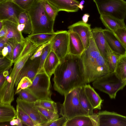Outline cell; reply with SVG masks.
I'll use <instances>...</instances> for the list:
<instances>
[{"label":"cell","instance_id":"obj_1","mask_svg":"<svg viewBox=\"0 0 126 126\" xmlns=\"http://www.w3.org/2000/svg\"><path fill=\"white\" fill-rule=\"evenodd\" d=\"M53 74L54 89L62 95L87 84L80 56L68 53L60 61Z\"/></svg>","mask_w":126,"mask_h":126},{"label":"cell","instance_id":"obj_2","mask_svg":"<svg viewBox=\"0 0 126 126\" xmlns=\"http://www.w3.org/2000/svg\"><path fill=\"white\" fill-rule=\"evenodd\" d=\"M80 56L87 84L111 73L107 61L98 50L93 37L90 40L89 47Z\"/></svg>","mask_w":126,"mask_h":126},{"label":"cell","instance_id":"obj_3","mask_svg":"<svg viewBox=\"0 0 126 126\" xmlns=\"http://www.w3.org/2000/svg\"><path fill=\"white\" fill-rule=\"evenodd\" d=\"M45 0H35L26 11L30 16L32 26L31 34L52 33L54 21L48 17L44 7Z\"/></svg>","mask_w":126,"mask_h":126},{"label":"cell","instance_id":"obj_4","mask_svg":"<svg viewBox=\"0 0 126 126\" xmlns=\"http://www.w3.org/2000/svg\"><path fill=\"white\" fill-rule=\"evenodd\" d=\"M81 87L74 88L64 95V100L61 106L60 114L68 120L78 116L89 115L79 101L78 95Z\"/></svg>","mask_w":126,"mask_h":126},{"label":"cell","instance_id":"obj_5","mask_svg":"<svg viewBox=\"0 0 126 126\" xmlns=\"http://www.w3.org/2000/svg\"><path fill=\"white\" fill-rule=\"evenodd\" d=\"M114 73H110L93 82L94 87L107 94L111 99L115 98L117 92L126 85V80L123 81L116 76L113 78Z\"/></svg>","mask_w":126,"mask_h":126},{"label":"cell","instance_id":"obj_6","mask_svg":"<svg viewBox=\"0 0 126 126\" xmlns=\"http://www.w3.org/2000/svg\"><path fill=\"white\" fill-rule=\"evenodd\" d=\"M50 79L45 71L38 73L33 79L32 85L28 88L38 100L52 101Z\"/></svg>","mask_w":126,"mask_h":126},{"label":"cell","instance_id":"obj_7","mask_svg":"<svg viewBox=\"0 0 126 126\" xmlns=\"http://www.w3.org/2000/svg\"><path fill=\"white\" fill-rule=\"evenodd\" d=\"M100 15L106 14L120 19L126 17V1L124 0H105L95 3Z\"/></svg>","mask_w":126,"mask_h":126},{"label":"cell","instance_id":"obj_8","mask_svg":"<svg viewBox=\"0 0 126 126\" xmlns=\"http://www.w3.org/2000/svg\"><path fill=\"white\" fill-rule=\"evenodd\" d=\"M51 40V50L57 55L60 61L69 53L68 31H58Z\"/></svg>","mask_w":126,"mask_h":126},{"label":"cell","instance_id":"obj_9","mask_svg":"<svg viewBox=\"0 0 126 126\" xmlns=\"http://www.w3.org/2000/svg\"><path fill=\"white\" fill-rule=\"evenodd\" d=\"M25 11L11 0L0 2V20H8L17 24L20 14Z\"/></svg>","mask_w":126,"mask_h":126},{"label":"cell","instance_id":"obj_10","mask_svg":"<svg viewBox=\"0 0 126 126\" xmlns=\"http://www.w3.org/2000/svg\"><path fill=\"white\" fill-rule=\"evenodd\" d=\"M17 105L30 117L35 126L41 125L48 122V120L38 110L34 103H30L22 100L18 96L16 100Z\"/></svg>","mask_w":126,"mask_h":126},{"label":"cell","instance_id":"obj_11","mask_svg":"<svg viewBox=\"0 0 126 126\" xmlns=\"http://www.w3.org/2000/svg\"><path fill=\"white\" fill-rule=\"evenodd\" d=\"M97 113L98 126H126V116L107 110Z\"/></svg>","mask_w":126,"mask_h":126},{"label":"cell","instance_id":"obj_12","mask_svg":"<svg viewBox=\"0 0 126 126\" xmlns=\"http://www.w3.org/2000/svg\"><path fill=\"white\" fill-rule=\"evenodd\" d=\"M68 28L69 30L77 33L82 40L85 49L88 48L90 40L93 37L90 24L80 21L69 26Z\"/></svg>","mask_w":126,"mask_h":126},{"label":"cell","instance_id":"obj_13","mask_svg":"<svg viewBox=\"0 0 126 126\" xmlns=\"http://www.w3.org/2000/svg\"><path fill=\"white\" fill-rule=\"evenodd\" d=\"M40 57L32 60L30 58L20 71L15 87H17L20 80L23 77H27L32 81L38 73Z\"/></svg>","mask_w":126,"mask_h":126},{"label":"cell","instance_id":"obj_14","mask_svg":"<svg viewBox=\"0 0 126 126\" xmlns=\"http://www.w3.org/2000/svg\"><path fill=\"white\" fill-rule=\"evenodd\" d=\"M65 126H98L97 113L91 115H82L68 119Z\"/></svg>","mask_w":126,"mask_h":126},{"label":"cell","instance_id":"obj_15","mask_svg":"<svg viewBox=\"0 0 126 126\" xmlns=\"http://www.w3.org/2000/svg\"><path fill=\"white\" fill-rule=\"evenodd\" d=\"M103 31L104 29L101 27H96L92 29L93 38L96 46L101 54L107 61V41Z\"/></svg>","mask_w":126,"mask_h":126},{"label":"cell","instance_id":"obj_16","mask_svg":"<svg viewBox=\"0 0 126 126\" xmlns=\"http://www.w3.org/2000/svg\"><path fill=\"white\" fill-rule=\"evenodd\" d=\"M69 53L80 56L85 49L80 38L76 32L69 30Z\"/></svg>","mask_w":126,"mask_h":126},{"label":"cell","instance_id":"obj_17","mask_svg":"<svg viewBox=\"0 0 126 126\" xmlns=\"http://www.w3.org/2000/svg\"><path fill=\"white\" fill-rule=\"evenodd\" d=\"M100 19L106 29L112 32L120 29L126 28L124 19L106 14L100 15Z\"/></svg>","mask_w":126,"mask_h":126},{"label":"cell","instance_id":"obj_18","mask_svg":"<svg viewBox=\"0 0 126 126\" xmlns=\"http://www.w3.org/2000/svg\"><path fill=\"white\" fill-rule=\"evenodd\" d=\"M54 6L59 12H77L79 8V1L76 0H47Z\"/></svg>","mask_w":126,"mask_h":126},{"label":"cell","instance_id":"obj_19","mask_svg":"<svg viewBox=\"0 0 126 126\" xmlns=\"http://www.w3.org/2000/svg\"><path fill=\"white\" fill-rule=\"evenodd\" d=\"M103 31L106 41L111 49L120 55L126 54V49L112 32L106 28L104 29Z\"/></svg>","mask_w":126,"mask_h":126},{"label":"cell","instance_id":"obj_20","mask_svg":"<svg viewBox=\"0 0 126 126\" xmlns=\"http://www.w3.org/2000/svg\"><path fill=\"white\" fill-rule=\"evenodd\" d=\"M4 24L7 30V33L5 37L7 39L13 38L18 43L24 41L25 38L23 36L22 33L19 32L17 28V24L10 21L4 20Z\"/></svg>","mask_w":126,"mask_h":126},{"label":"cell","instance_id":"obj_21","mask_svg":"<svg viewBox=\"0 0 126 126\" xmlns=\"http://www.w3.org/2000/svg\"><path fill=\"white\" fill-rule=\"evenodd\" d=\"M40 45H35L27 54L18 58L14 63L13 68L10 75L12 76L18 77L20 70L25 64L28 59L36 50L37 47Z\"/></svg>","mask_w":126,"mask_h":126},{"label":"cell","instance_id":"obj_22","mask_svg":"<svg viewBox=\"0 0 126 126\" xmlns=\"http://www.w3.org/2000/svg\"><path fill=\"white\" fill-rule=\"evenodd\" d=\"M60 62L59 58L51 50L46 59L44 66L45 72L50 78Z\"/></svg>","mask_w":126,"mask_h":126},{"label":"cell","instance_id":"obj_23","mask_svg":"<svg viewBox=\"0 0 126 126\" xmlns=\"http://www.w3.org/2000/svg\"><path fill=\"white\" fill-rule=\"evenodd\" d=\"M16 110L11 105L0 104V123L10 121L17 118Z\"/></svg>","mask_w":126,"mask_h":126},{"label":"cell","instance_id":"obj_24","mask_svg":"<svg viewBox=\"0 0 126 126\" xmlns=\"http://www.w3.org/2000/svg\"><path fill=\"white\" fill-rule=\"evenodd\" d=\"M85 93L94 109L100 110L103 100L89 84L84 86Z\"/></svg>","mask_w":126,"mask_h":126},{"label":"cell","instance_id":"obj_25","mask_svg":"<svg viewBox=\"0 0 126 126\" xmlns=\"http://www.w3.org/2000/svg\"><path fill=\"white\" fill-rule=\"evenodd\" d=\"M17 27L23 33L30 34L32 32V26L31 19L27 11H24L21 12L18 18Z\"/></svg>","mask_w":126,"mask_h":126},{"label":"cell","instance_id":"obj_26","mask_svg":"<svg viewBox=\"0 0 126 126\" xmlns=\"http://www.w3.org/2000/svg\"><path fill=\"white\" fill-rule=\"evenodd\" d=\"M56 32L52 33L31 34L28 36L29 40L35 45H41L50 41L56 34Z\"/></svg>","mask_w":126,"mask_h":126},{"label":"cell","instance_id":"obj_27","mask_svg":"<svg viewBox=\"0 0 126 126\" xmlns=\"http://www.w3.org/2000/svg\"><path fill=\"white\" fill-rule=\"evenodd\" d=\"M107 62L111 73H114L118 60L121 56L111 48L107 42Z\"/></svg>","mask_w":126,"mask_h":126},{"label":"cell","instance_id":"obj_28","mask_svg":"<svg viewBox=\"0 0 126 126\" xmlns=\"http://www.w3.org/2000/svg\"><path fill=\"white\" fill-rule=\"evenodd\" d=\"M114 73L119 80H126V54L120 57Z\"/></svg>","mask_w":126,"mask_h":126},{"label":"cell","instance_id":"obj_29","mask_svg":"<svg viewBox=\"0 0 126 126\" xmlns=\"http://www.w3.org/2000/svg\"><path fill=\"white\" fill-rule=\"evenodd\" d=\"M84 86L81 87L80 90L78 95L79 99L83 108L88 113L89 115H91L94 113V109L85 93Z\"/></svg>","mask_w":126,"mask_h":126},{"label":"cell","instance_id":"obj_30","mask_svg":"<svg viewBox=\"0 0 126 126\" xmlns=\"http://www.w3.org/2000/svg\"><path fill=\"white\" fill-rule=\"evenodd\" d=\"M34 104L36 106L42 107L53 112L58 113L57 103L53 101L38 100Z\"/></svg>","mask_w":126,"mask_h":126},{"label":"cell","instance_id":"obj_31","mask_svg":"<svg viewBox=\"0 0 126 126\" xmlns=\"http://www.w3.org/2000/svg\"><path fill=\"white\" fill-rule=\"evenodd\" d=\"M16 110L17 117L20 119L23 124L29 126H35L34 123L30 117L17 105Z\"/></svg>","mask_w":126,"mask_h":126},{"label":"cell","instance_id":"obj_32","mask_svg":"<svg viewBox=\"0 0 126 126\" xmlns=\"http://www.w3.org/2000/svg\"><path fill=\"white\" fill-rule=\"evenodd\" d=\"M44 7L45 12L48 17L55 21L59 11L52 4L47 0H45Z\"/></svg>","mask_w":126,"mask_h":126},{"label":"cell","instance_id":"obj_33","mask_svg":"<svg viewBox=\"0 0 126 126\" xmlns=\"http://www.w3.org/2000/svg\"><path fill=\"white\" fill-rule=\"evenodd\" d=\"M17 94L22 100L28 102L34 103L38 100L28 88L21 90Z\"/></svg>","mask_w":126,"mask_h":126},{"label":"cell","instance_id":"obj_34","mask_svg":"<svg viewBox=\"0 0 126 126\" xmlns=\"http://www.w3.org/2000/svg\"><path fill=\"white\" fill-rule=\"evenodd\" d=\"M36 107L40 112L48 120V122L52 121L59 118V115L57 113L54 112L42 107Z\"/></svg>","mask_w":126,"mask_h":126},{"label":"cell","instance_id":"obj_35","mask_svg":"<svg viewBox=\"0 0 126 126\" xmlns=\"http://www.w3.org/2000/svg\"><path fill=\"white\" fill-rule=\"evenodd\" d=\"M51 40L50 43L44 48L43 51L40 56L38 73L45 71L44 68V64L47 57L51 50Z\"/></svg>","mask_w":126,"mask_h":126},{"label":"cell","instance_id":"obj_36","mask_svg":"<svg viewBox=\"0 0 126 126\" xmlns=\"http://www.w3.org/2000/svg\"><path fill=\"white\" fill-rule=\"evenodd\" d=\"M32 83V80L27 77H23L20 80L17 87L15 94L22 90L27 89L31 86Z\"/></svg>","mask_w":126,"mask_h":126},{"label":"cell","instance_id":"obj_37","mask_svg":"<svg viewBox=\"0 0 126 126\" xmlns=\"http://www.w3.org/2000/svg\"><path fill=\"white\" fill-rule=\"evenodd\" d=\"M112 32L126 49V28L119 29Z\"/></svg>","mask_w":126,"mask_h":126},{"label":"cell","instance_id":"obj_38","mask_svg":"<svg viewBox=\"0 0 126 126\" xmlns=\"http://www.w3.org/2000/svg\"><path fill=\"white\" fill-rule=\"evenodd\" d=\"M13 63L6 57L0 56V72H3L5 70H11V67Z\"/></svg>","mask_w":126,"mask_h":126},{"label":"cell","instance_id":"obj_39","mask_svg":"<svg viewBox=\"0 0 126 126\" xmlns=\"http://www.w3.org/2000/svg\"><path fill=\"white\" fill-rule=\"evenodd\" d=\"M23 10L26 11L32 6L35 0H11Z\"/></svg>","mask_w":126,"mask_h":126},{"label":"cell","instance_id":"obj_40","mask_svg":"<svg viewBox=\"0 0 126 126\" xmlns=\"http://www.w3.org/2000/svg\"><path fill=\"white\" fill-rule=\"evenodd\" d=\"M25 43L24 41L21 43H18L14 48L13 52L12 61L14 63L16 61L24 48Z\"/></svg>","mask_w":126,"mask_h":126},{"label":"cell","instance_id":"obj_41","mask_svg":"<svg viewBox=\"0 0 126 126\" xmlns=\"http://www.w3.org/2000/svg\"><path fill=\"white\" fill-rule=\"evenodd\" d=\"M67 120L66 117L62 116L52 121L45 123L41 126H65Z\"/></svg>","mask_w":126,"mask_h":126},{"label":"cell","instance_id":"obj_42","mask_svg":"<svg viewBox=\"0 0 126 126\" xmlns=\"http://www.w3.org/2000/svg\"><path fill=\"white\" fill-rule=\"evenodd\" d=\"M18 43L15 39L13 38L8 40L6 47L8 48V53L6 57L12 61L14 49L15 46Z\"/></svg>","mask_w":126,"mask_h":126},{"label":"cell","instance_id":"obj_43","mask_svg":"<svg viewBox=\"0 0 126 126\" xmlns=\"http://www.w3.org/2000/svg\"><path fill=\"white\" fill-rule=\"evenodd\" d=\"M51 40L46 42L38 46L36 51L31 56L30 58L32 60L40 57L43 51L44 48L50 43Z\"/></svg>","mask_w":126,"mask_h":126},{"label":"cell","instance_id":"obj_44","mask_svg":"<svg viewBox=\"0 0 126 126\" xmlns=\"http://www.w3.org/2000/svg\"><path fill=\"white\" fill-rule=\"evenodd\" d=\"M8 40L5 37L0 38V52L4 47L6 46Z\"/></svg>","mask_w":126,"mask_h":126},{"label":"cell","instance_id":"obj_45","mask_svg":"<svg viewBox=\"0 0 126 126\" xmlns=\"http://www.w3.org/2000/svg\"><path fill=\"white\" fill-rule=\"evenodd\" d=\"M7 33L6 28L4 25L2 28L0 29V38L5 37Z\"/></svg>","mask_w":126,"mask_h":126},{"label":"cell","instance_id":"obj_46","mask_svg":"<svg viewBox=\"0 0 126 126\" xmlns=\"http://www.w3.org/2000/svg\"><path fill=\"white\" fill-rule=\"evenodd\" d=\"M0 55L2 57H6L8 53V49L7 47H4L0 52Z\"/></svg>","mask_w":126,"mask_h":126},{"label":"cell","instance_id":"obj_47","mask_svg":"<svg viewBox=\"0 0 126 126\" xmlns=\"http://www.w3.org/2000/svg\"><path fill=\"white\" fill-rule=\"evenodd\" d=\"M3 72H0V87L3 85L5 80V77L3 75Z\"/></svg>","mask_w":126,"mask_h":126},{"label":"cell","instance_id":"obj_48","mask_svg":"<svg viewBox=\"0 0 126 126\" xmlns=\"http://www.w3.org/2000/svg\"><path fill=\"white\" fill-rule=\"evenodd\" d=\"M89 16L90 15L88 14L87 13L84 14L82 17V21L84 23H87Z\"/></svg>","mask_w":126,"mask_h":126},{"label":"cell","instance_id":"obj_49","mask_svg":"<svg viewBox=\"0 0 126 126\" xmlns=\"http://www.w3.org/2000/svg\"><path fill=\"white\" fill-rule=\"evenodd\" d=\"M18 124V119H14L10 121V124L11 126H17Z\"/></svg>","mask_w":126,"mask_h":126},{"label":"cell","instance_id":"obj_50","mask_svg":"<svg viewBox=\"0 0 126 126\" xmlns=\"http://www.w3.org/2000/svg\"><path fill=\"white\" fill-rule=\"evenodd\" d=\"M3 74L5 77L8 76L9 74V72L8 70H5L3 72Z\"/></svg>","mask_w":126,"mask_h":126},{"label":"cell","instance_id":"obj_51","mask_svg":"<svg viewBox=\"0 0 126 126\" xmlns=\"http://www.w3.org/2000/svg\"><path fill=\"white\" fill-rule=\"evenodd\" d=\"M85 1L84 0H82L79 2V4L81 5H83L85 3Z\"/></svg>","mask_w":126,"mask_h":126},{"label":"cell","instance_id":"obj_52","mask_svg":"<svg viewBox=\"0 0 126 126\" xmlns=\"http://www.w3.org/2000/svg\"><path fill=\"white\" fill-rule=\"evenodd\" d=\"M105 0H93L94 2L96 3L97 2Z\"/></svg>","mask_w":126,"mask_h":126},{"label":"cell","instance_id":"obj_53","mask_svg":"<svg viewBox=\"0 0 126 126\" xmlns=\"http://www.w3.org/2000/svg\"><path fill=\"white\" fill-rule=\"evenodd\" d=\"M4 0H0V2Z\"/></svg>","mask_w":126,"mask_h":126}]
</instances>
